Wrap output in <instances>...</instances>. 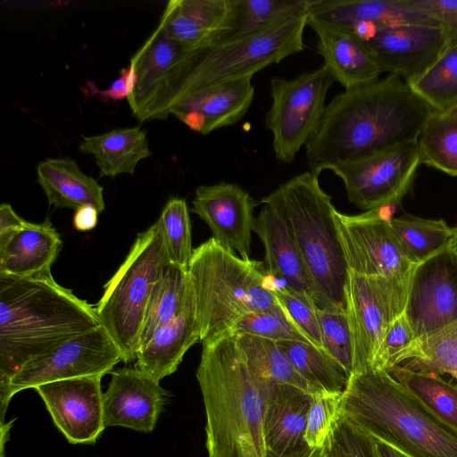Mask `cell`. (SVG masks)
<instances>
[{"mask_svg":"<svg viewBox=\"0 0 457 457\" xmlns=\"http://www.w3.org/2000/svg\"><path fill=\"white\" fill-rule=\"evenodd\" d=\"M435 111L394 74L345 90L326 105L316 132L305 145L310 171L319 177L325 170L416 141Z\"/></svg>","mask_w":457,"mask_h":457,"instance_id":"1","label":"cell"},{"mask_svg":"<svg viewBox=\"0 0 457 457\" xmlns=\"http://www.w3.org/2000/svg\"><path fill=\"white\" fill-rule=\"evenodd\" d=\"M99 326L96 307L59 285L51 270L0 275V391L29 361Z\"/></svg>","mask_w":457,"mask_h":457,"instance_id":"2","label":"cell"},{"mask_svg":"<svg viewBox=\"0 0 457 457\" xmlns=\"http://www.w3.org/2000/svg\"><path fill=\"white\" fill-rule=\"evenodd\" d=\"M196 378L202 392L208 457H268L263 390L230 331L202 343Z\"/></svg>","mask_w":457,"mask_h":457,"instance_id":"3","label":"cell"},{"mask_svg":"<svg viewBox=\"0 0 457 457\" xmlns=\"http://www.w3.org/2000/svg\"><path fill=\"white\" fill-rule=\"evenodd\" d=\"M341 414L409 457H457V432L384 370L370 367L351 375Z\"/></svg>","mask_w":457,"mask_h":457,"instance_id":"4","label":"cell"},{"mask_svg":"<svg viewBox=\"0 0 457 457\" xmlns=\"http://www.w3.org/2000/svg\"><path fill=\"white\" fill-rule=\"evenodd\" d=\"M261 203L286 220L309 271L316 293V307L346 311V263L332 199L311 171L294 176Z\"/></svg>","mask_w":457,"mask_h":457,"instance_id":"5","label":"cell"},{"mask_svg":"<svg viewBox=\"0 0 457 457\" xmlns=\"http://www.w3.org/2000/svg\"><path fill=\"white\" fill-rule=\"evenodd\" d=\"M187 271L201 343L229 331L249 312L271 313L292 322L270 290L262 262L244 260L211 237L193 250Z\"/></svg>","mask_w":457,"mask_h":457,"instance_id":"6","label":"cell"},{"mask_svg":"<svg viewBox=\"0 0 457 457\" xmlns=\"http://www.w3.org/2000/svg\"><path fill=\"white\" fill-rule=\"evenodd\" d=\"M307 20L308 14L295 17L255 32L223 39L203 51L162 100L154 120H166L174 105L198 89L253 78L264 68L303 51Z\"/></svg>","mask_w":457,"mask_h":457,"instance_id":"7","label":"cell"},{"mask_svg":"<svg viewBox=\"0 0 457 457\" xmlns=\"http://www.w3.org/2000/svg\"><path fill=\"white\" fill-rule=\"evenodd\" d=\"M170 263L156 220L137 234L95 305L100 325L117 345L123 362L136 360L147 302L156 280Z\"/></svg>","mask_w":457,"mask_h":457,"instance_id":"8","label":"cell"},{"mask_svg":"<svg viewBox=\"0 0 457 457\" xmlns=\"http://www.w3.org/2000/svg\"><path fill=\"white\" fill-rule=\"evenodd\" d=\"M382 208L359 215L337 211V219L350 271L369 278L393 321L404 312L416 268L399 243Z\"/></svg>","mask_w":457,"mask_h":457,"instance_id":"9","label":"cell"},{"mask_svg":"<svg viewBox=\"0 0 457 457\" xmlns=\"http://www.w3.org/2000/svg\"><path fill=\"white\" fill-rule=\"evenodd\" d=\"M334 82L325 64L294 79L270 80L272 102L266 113L265 126L272 134L273 151L278 162H292L314 135L327 105L328 91Z\"/></svg>","mask_w":457,"mask_h":457,"instance_id":"10","label":"cell"},{"mask_svg":"<svg viewBox=\"0 0 457 457\" xmlns=\"http://www.w3.org/2000/svg\"><path fill=\"white\" fill-rule=\"evenodd\" d=\"M120 361H123L121 352L102 326L62 344L24 365L0 391L1 427L5 425L8 404L18 392L57 380L104 376Z\"/></svg>","mask_w":457,"mask_h":457,"instance_id":"11","label":"cell"},{"mask_svg":"<svg viewBox=\"0 0 457 457\" xmlns=\"http://www.w3.org/2000/svg\"><path fill=\"white\" fill-rule=\"evenodd\" d=\"M421 164L418 140L400 144L332 168L348 200L361 210L398 204L407 194Z\"/></svg>","mask_w":457,"mask_h":457,"instance_id":"12","label":"cell"},{"mask_svg":"<svg viewBox=\"0 0 457 457\" xmlns=\"http://www.w3.org/2000/svg\"><path fill=\"white\" fill-rule=\"evenodd\" d=\"M403 313L416 338L457 320V254L451 245L416 266Z\"/></svg>","mask_w":457,"mask_h":457,"instance_id":"13","label":"cell"},{"mask_svg":"<svg viewBox=\"0 0 457 457\" xmlns=\"http://www.w3.org/2000/svg\"><path fill=\"white\" fill-rule=\"evenodd\" d=\"M203 51L170 38L160 26L154 30L129 62L137 83L127 100L137 120H153L159 104Z\"/></svg>","mask_w":457,"mask_h":457,"instance_id":"14","label":"cell"},{"mask_svg":"<svg viewBox=\"0 0 457 457\" xmlns=\"http://www.w3.org/2000/svg\"><path fill=\"white\" fill-rule=\"evenodd\" d=\"M361 41L382 72L411 84L435 64L448 38L441 26L404 23L375 27Z\"/></svg>","mask_w":457,"mask_h":457,"instance_id":"15","label":"cell"},{"mask_svg":"<svg viewBox=\"0 0 457 457\" xmlns=\"http://www.w3.org/2000/svg\"><path fill=\"white\" fill-rule=\"evenodd\" d=\"M103 376H85L37 386L54 425L71 444H95L105 428Z\"/></svg>","mask_w":457,"mask_h":457,"instance_id":"16","label":"cell"},{"mask_svg":"<svg viewBox=\"0 0 457 457\" xmlns=\"http://www.w3.org/2000/svg\"><path fill=\"white\" fill-rule=\"evenodd\" d=\"M192 204V212L208 225L212 237L221 247L250 260L257 203L247 191L228 182L200 186Z\"/></svg>","mask_w":457,"mask_h":457,"instance_id":"17","label":"cell"},{"mask_svg":"<svg viewBox=\"0 0 457 457\" xmlns=\"http://www.w3.org/2000/svg\"><path fill=\"white\" fill-rule=\"evenodd\" d=\"M110 374L111 381L104 394L105 428L153 431L168 401V392L160 382L135 367L117 369Z\"/></svg>","mask_w":457,"mask_h":457,"instance_id":"18","label":"cell"},{"mask_svg":"<svg viewBox=\"0 0 457 457\" xmlns=\"http://www.w3.org/2000/svg\"><path fill=\"white\" fill-rule=\"evenodd\" d=\"M253 230L263 245L267 272L293 295L317 309L312 280L283 216L264 204Z\"/></svg>","mask_w":457,"mask_h":457,"instance_id":"19","label":"cell"},{"mask_svg":"<svg viewBox=\"0 0 457 457\" xmlns=\"http://www.w3.org/2000/svg\"><path fill=\"white\" fill-rule=\"evenodd\" d=\"M264 434L268 457H309L304 441L312 394L292 385L265 386Z\"/></svg>","mask_w":457,"mask_h":457,"instance_id":"20","label":"cell"},{"mask_svg":"<svg viewBox=\"0 0 457 457\" xmlns=\"http://www.w3.org/2000/svg\"><path fill=\"white\" fill-rule=\"evenodd\" d=\"M252 77L198 89L187 96L170 114L201 135L238 122L248 112L254 96Z\"/></svg>","mask_w":457,"mask_h":457,"instance_id":"21","label":"cell"},{"mask_svg":"<svg viewBox=\"0 0 457 457\" xmlns=\"http://www.w3.org/2000/svg\"><path fill=\"white\" fill-rule=\"evenodd\" d=\"M308 17L349 31L359 25L382 27L416 23L440 26L411 0H311Z\"/></svg>","mask_w":457,"mask_h":457,"instance_id":"22","label":"cell"},{"mask_svg":"<svg viewBox=\"0 0 457 457\" xmlns=\"http://www.w3.org/2000/svg\"><path fill=\"white\" fill-rule=\"evenodd\" d=\"M346 312L353 345L354 374L371 367L391 320L371 280L350 270Z\"/></svg>","mask_w":457,"mask_h":457,"instance_id":"23","label":"cell"},{"mask_svg":"<svg viewBox=\"0 0 457 457\" xmlns=\"http://www.w3.org/2000/svg\"><path fill=\"white\" fill-rule=\"evenodd\" d=\"M198 342L200 331L190 287L184 310L175 319L158 328L139 347L135 368L160 382L177 370L185 353Z\"/></svg>","mask_w":457,"mask_h":457,"instance_id":"24","label":"cell"},{"mask_svg":"<svg viewBox=\"0 0 457 457\" xmlns=\"http://www.w3.org/2000/svg\"><path fill=\"white\" fill-rule=\"evenodd\" d=\"M307 26L318 36V53L335 81L345 90L371 84L382 73L364 43L353 34L308 17Z\"/></svg>","mask_w":457,"mask_h":457,"instance_id":"25","label":"cell"},{"mask_svg":"<svg viewBox=\"0 0 457 457\" xmlns=\"http://www.w3.org/2000/svg\"><path fill=\"white\" fill-rule=\"evenodd\" d=\"M62 247L60 235L49 219L28 222L0 245V275L30 277L49 271Z\"/></svg>","mask_w":457,"mask_h":457,"instance_id":"26","label":"cell"},{"mask_svg":"<svg viewBox=\"0 0 457 457\" xmlns=\"http://www.w3.org/2000/svg\"><path fill=\"white\" fill-rule=\"evenodd\" d=\"M37 183L49 204L77 210L93 205L101 213L104 208V187L84 173L70 158H48L37 166Z\"/></svg>","mask_w":457,"mask_h":457,"instance_id":"27","label":"cell"},{"mask_svg":"<svg viewBox=\"0 0 457 457\" xmlns=\"http://www.w3.org/2000/svg\"><path fill=\"white\" fill-rule=\"evenodd\" d=\"M79 149L94 156L100 178L134 175L138 162L151 156L146 134L139 126L82 136Z\"/></svg>","mask_w":457,"mask_h":457,"instance_id":"28","label":"cell"},{"mask_svg":"<svg viewBox=\"0 0 457 457\" xmlns=\"http://www.w3.org/2000/svg\"><path fill=\"white\" fill-rule=\"evenodd\" d=\"M236 337L249 371L261 388L279 383L297 386L312 395L323 393L299 375L277 342L247 334Z\"/></svg>","mask_w":457,"mask_h":457,"instance_id":"29","label":"cell"},{"mask_svg":"<svg viewBox=\"0 0 457 457\" xmlns=\"http://www.w3.org/2000/svg\"><path fill=\"white\" fill-rule=\"evenodd\" d=\"M189 290L187 270L170 263L151 291L139 337V347L158 328L175 319L184 310Z\"/></svg>","mask_w":457,"mask_h":457,"instance_id":"30","label":"cell"},{"mask_svg":"<svg viewBox=\"0 0 457 457\" xmlns=\"http://www.w3.org/2000/svg\"><path fill=\"white\" fill-rule=\"evenodd\" d=\"M443 424L457 432V386L438 374L395 366L387 371Z\"/></svg>","mask_w":457,"mask_h":457,"instance_id":"31","label":"cell"},{"mask_svg":"<svg viewBox=\"0 0 457 457\" xmlns=\"http://www.w3.org/2000/svg\"><path fill=\"white\" fill-rule=\"evenodd\" d=\"M295 370L320 392H344L349 373L326 351L312 344L296 341H278Z\"/></svg>","mask_w":457,"mask_h":457,"instance_id":"32","label":"cell"},{"mask_svg":"<svg viewBox=\"0 0 457 457\" xmlns=\"http://www.w3.org/2000/svg\"><path fill=\"white\" fill-rule=\"evenodd\" d=\"M397 366L427 373H446L457 379V320L416 338L402 353Z\"/></svg>","mask_w":457,"mask_h":457,"instance_id":"33","label":"cell"},{"mask_svg":"<svg viewBox=\"0 0 457 457\" xmlns=\"http://www.w3.org/2000/svg\"><path fill=\"white\" fill-rule=\"evenodd\" d=\"M390 225L409 259L416 265L449 246L455 234L443 220L413 216L390 219Z\"/></svg>","mask_w":457,"mask_h":457,"instance_id":"34","label":"cell"},{"mask_svg":"<svg viewBox=\"0 0 457 457\" xmlns=\"http://www.w3.org/2000/svg\"><path fill=\"white\" fill-rule=\"evenodd\" d=\"M420 162L457 177V114L433 112L418 137Z\"/></svg>","mask_w":457,"mask_h":457,"instance_id":"35","label":"cell"},{"mask_svg":"<svg viewBox=\"0 0 457 457\" xmlns=\"http://www.w3.org/2000/svg\"><path fill=\"white\" fill-rule=\"evenodd\" d=\"M447 34V44L435 64L409 84L436 111L457 106V30Z\"/></svg>","mask_w":457,"mask_h":457,"instance_id":"36","label":"cell"},{"mask_svg":"<svg viewBox=\"0 0 457 457\" xmlns=\"http://www.w3.org/2000/svg\"><path fill=\"white\" fill-rule=\"evenodd\" d=\"M310 3L311 0H235V28L226 38L255 32L308 14Z\"/></svg>","mask_w":457,"mask_h":457,"instance_id":"37","label":"cell"},{"mask_svg":"<svg viewBox=\"0 0 457 457\" xmlns=\"http://www.w3.org/2000/svg\"><path fill=\"white\" fill-rule=\"evenodd\" d=\"M157 221L170 263L187 270L194 249L187 202L179 197L170 199Z\"/></svg>","mask_w":457,"mask_h":457,"instance_id":"38","label":"cell"},{"mask_svg":"<svg viewBox=\"0 0 457 457\" xmlns=\"http://www.w3.org/2000/svg\"><path fill=\"white\" fill-rule=\"evenodd\" d=\"M343 392L312 395L306 418L304 441L312 450H327L341 416Z\"/></svg>","mask_w":457,"mask_h":457,"instance_id":"39","label":"cell"},{"mask_svg":"<svg viewBox=\"0 0 457 457\" xmlns=\"http://www.w3.org/2000/svg\"><path fill=\"white\" fill-rule=\"evenodd\" d=\"M323 349L349 373L354 370L353 345L346 311L316 309Z\"/></svg>","mask_w":457,"mask_h":457,"instance_id":"40","label":"cell"},{"mask_svg":"<svg viewBox=\"0 0 457 457\" xmlns=\"http://www.w3.org/2000/svg\"><path fill=\"white\" fill-rule=\"evenodd\" d=\"M182 12L220 41L233 31L235 0H179Z\"/></svg>","mask_w":457,"mask_h":457,"instance_id":"41","label":"cell"},{"mask_svg":"<svg viewBox=\"0 0 457 457\" xmlns=\"http://www.w3.org/2000/svg\"><path fill=\"white\" fill-rule=\"evenodd\" d=\"M158 26L170 38L192 50H206L220 42L215 35L187 18L181 11L179 0L168 2Z\"/></svg>","mask_w":457,"mask_h":457,"instance_id":"42","label":"cell"},{"mask_svg":"<svg viewBox=\"0 0 457 457\" xmlns=\"http://www.w3.org/2000/svg\"><path fill=\"white\" fill-rule=\"evenodd\" d=\"M239 335L247 334L273 340H296L312 344L308 337L291 321L267 312L245 314L229 330Z\"/></svg>","mask_w":457,"mask_h":457,"instance_id":"43","label":"cell"},{"mask_svg":"<svg viewBox=\"0 0 457 457\" xmlns=\"http://www.w3.org/2000/svg\"><path fill=\"white\" fill-rule=\"evenodd\" d=\"M325 452L328 457H378L375 438L342 414Z\"/></svg>","mask_w":457,"mask_h":457,"instance_id":"44","label":"cell"},{"mask_svg":"<svg viewBox=\"0 0 457 457\" xmlns=\"http://www.w3.org/2000/svg\"><path fill=\"white\" fill-rule=\"evenodd\" d=\"M271 292L290 320L315 346L323 349L321 332L316 308L293 295L285 287L271 278ZM325 351V350H324Z\"/></svg>","mask_w":457,"mask_h":457,"instance_id":"45","label":"cell"},{"mask_svg":"<svg viewBox=\"0 0 457 457\" xmlns=\"http://www.w3.org/2000/svg\"><path fill=\"white\" fill-rule=\"evenodd\" d=\"M415 339L414 332L403 312L389 324L373 358L371 367L388 371L399 365L402 353Z\"/></svg>","mask_w":457,"mask_h":457,"instance_id":"46","label":"cell"},{"mask_svg":"<svg viewBox=\"0 0 457 457\" xmlns=\"http://www.w3.org/2000/svg\"><path fill=\"white\" fill-rule=\"evenodd\" d=\"M420 11L433 17L446 33L457 30V0H411Z\"/></svg>","mask_w":457,"mask_h":457,"instance_id":"47","label":"cell"},{"mask_svg":"<svg viewBox=\"0 0 457 457\" xmlns=\"http://www.w3.org/2000/svg\"><path fill=\"white\" fill-rule=\"evenodd\" d=\"M136 83V73L129 64L120 71V77L107 89L99 90L94 83L88 85V87L93 96L100 97L105 101H120L127 99L132 94Z\"/></svg>","mask_w":457,"mask_h":457,"instance_id":"48","label":"cell"},{"mask_svg":"<svg viewBox=\"0 0 457 457\" xmlns=\"http://www.w3.org/2000/svg\"><path fill=\"white\" fill-rule=\"evenodd\" d=\"M9 204L0 205V245L4 244L15 232L27 225Z\"/></svg>","mask_w":457,"mask_h":457,"instance_id":"49","label":"cell"},{"mask_svg":"<svg viewBox=\"0 0 457 457\" xmlns=\"http://www.w3.org/2000/svg\"><path fill=\"white\" fill-rule=\"evenodd\" d=\"M99 212L93 205H84L75 211L73 216L74 228L79 231L93 229L98 220Z\"/></svg>","mask_w":457,"mask_h":457,"instance_id":"50","label":"cell"},{"mask_svg":"<svg viewBox=\"0 0 457 457\" xmlns=\"http://www.w3.org/2000/svg\"><path fill=\"white\" fill-rule=\"evenodd\" d=\"M375 440L378 457H409L393 446L378 439Z\"/></svg>","mask_w":457,"mask_h":457,"instance_id":"51","label":"cell"},{"mask_svg":"<svg viewBox=\"0 0 457 457\" xmlns=\"http://www.w3.org/2000/svg\"><path fill=\"white\" fill-rule=\"evenodd\" d=\"M309 457H328L325 450L323 449H317L313 450Z\"/></svg>","mask_w":457,"mask_h":457,"instance_id":"52","label":"cell"},{"mask_svg":"<svg viewBox=\"0 0 457 457\" xmlns=\"http://www.w3.org/2000/svg\"><path fill=\"white\" fill-rule=\"evenodd\" d=\"M450 245L453 252L457 254V228H455V234Z\"/></svg>","mask_w":457,"mask_h":457,"instance_id":"53","label":"cell"},{"mask_svg":"<svg viewBox=\"0 0 457 457\" xmlns=\"http://www.w3.org/2000/svg\"><path fill=\"white\" fill-rule=\"evenodd\" d=\"M451 112V113L457 114V106L455 108H453V110H451L449 112Z\"/></svg>","mask_w":457,"mask_h":457,"instance_id":"54","label":"cell"}]
</instances>
